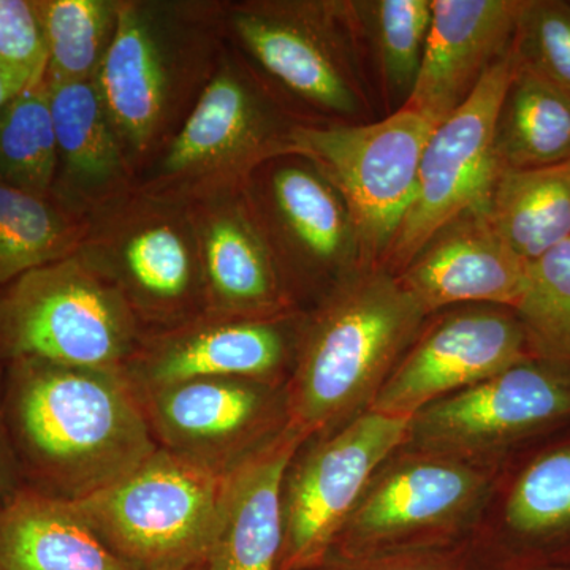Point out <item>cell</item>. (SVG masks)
<instances>
[{
  "label": "cell",
  "mask_w": 570,
  "mask_h": 570,
  "mask_svg": "<svg viewBox=\"0 0 570 570\" xmlns=\"http://www.w3.org/2000/svg\"><path fill=\"white\" fill-rule=\"evenodd\" d=\"M3 417L26 487L81 501L149 459L159 445L121 371L3 363Z\"/></svg>",
  "instance_id": "cell-1"
},
{
  "label": "cell",
  "mask_w": 570,
  "mask_h": 570,
  "mask_svg": "<svg viewBox=\"0 0 570 570\" xmlns=\"http://www.w3.org/2000/svg\"><path fill=\"white\" fill-rule=\"evenodd\" d=\"M426 316L384 266L360 269L335 285L303 324L287 389L288 428L307 439L367 411Z\"/></svg>",
  "instance_id": "cell-2"
},
{
  "label": "cell",
  "mask_w": 570,
  "mask_h": 570,
  "mask_svg": "<svg viewBox=\"0 0 570 570\" xmlns=\"http://www.w3.org/2000/svg\"><path fill=\"white\" fill-rule=\"evenodd\" d=\"M223 11L214 3L118 0L94 81L137 178L212 80L224 51Z\"/></svg>",
  "instance_id": "cell-3"
},
{
  "label": "cell",
  "mask_w": 570,
  "mask_h": 570,
  "mask_svg": "<svg viewBox=\"0 0 570 570\" xmlns=\"http://www.w3.org/2000/svg\"><path fill=\"white\" fill-rule=\"evenodd\" d=\"M146 332L122 295L78 254L0 291V363L124 371Z\"/></svg>",
  "instance_id": "cell-4"
},
{
  "label": "cell",
  "mask_w": 570,
  "mask_h": 570,
  "mask_svg": "<svg viewBox=\"0 0 570 570\" xmlns=\"http://www.w3.org/2000/svg\"><path fill=\"white\" fill-rule=\"evenodd\" d=\"M230 474L159 448L119 482L73 502L135 568L195 570L216 539Z\"/></svg>",
  "instance_id": "cell-5"
},
{
  "label": "cell",
  "mask_w": 570,
  "mask_h": 570,
  "mask_svg": "<svg viewBox=\"0 0 570 570\" xmlns=\"http://www.w3.org/2000/svg\"><path fill=\"white\" fill-rule=\"evenodd\" d=\"M77 254L122 295L146 333L206 313L189 209L134 189L88 216Z\"/></svg>",
  "instance_id": "cell-6"
},
{
  "label": "cell",
  "mask_w": 570,
  "mask_h": 570,
  "mask_svg": "<svg viewBox=\"0 0 570 570\" xmlns=\"http://www.w3.org/2000/svg\"><path fill=\"white\" fill-rule=\"evenodd\" d=\"M294 124L224 48L193 110L134 189L181 204L242 189L261 165L285 156Z\"/></svg>",
  "instance_id": "cell-7"
},
{
  "label": "cell",
  "mask_w": 570,
  "mask_h": 570,
  "mask_svg": "<svg viewBox=\"0 0 570 570\" xmlns=\"http://www.w3.org/2000/svg\"><path fill=\"white\" fill-rule=\"evenodd\" d=\"M224 24L265 75L313 110L366 115L367 91L351 3L249 0L224 9Z\"/></svg>",
  "instance_id": "cell-8"
},
{
  "label": "cell",
  "mask_w": 570,
  "mask_h": 570,
  "mask_svg": "<svg viewBox=\"0 0 570 570\" xmlns=\"http://www.w3.org/2000/svg\"><path fill=\"white\" fill-rule=\"evenodd\" d=\"M434 126L401 108L376 122H295L285 154L314 165L346 204L366 266H382L414 200Z\"/></svg>",
  "instance_id": "cell-9"
},
{
  "label": "cell",
  "mask_w": 570,
  "mask_h": 570,
  "mask_svg": "<svg viewBox=\"0 0 570 570\" xmlns=\"http://www.w3.org/2000/svg\"><path fill=\"white\" fill-rule=\"evenodd\" d=\"M412 417L367 411L292 461L283 485V550L277 570H316L377 469L411 433Z\"/></svg>",
  "instance_id": "cell-10"
},
{
  "label": "cell",
  "mask_w": 570,
  "mask_h": 570,
  "mask_svg": "<svg viewBox=\"0 0 570 570\" xmlns=\"http://www.w3.org/2000/svg\"><path fill=\"white\" fill-rule=\"evenodd\" d=\"M512 70L510 50L466 102L434 127L420 160L414 200L382 262L384 268L403 272L438 232L485 205L501 171L494 129Z\"/></svg>",
  "instance_id": "cell-11"
},
{
  "label": "cell",
  "mask_w": 570,
  "mask_h": 570,
  "mask_svg": "<svg viewBox=\"0 0 570 570\" xmlns=\"http://www.w3.org/2000/svg\"><path fill=\"white\" fill-rule=\"evenodd\" d=\"M243 193L275 257L285 292L292 275L328 277L337 285L371 268L343 198L303 157L285 154L261 165Z\"/></svg>",
  "instance_id": "cell-12"
},
{
  "label": "cell",
  "mask_w": 570,
  "mask_h": 570,
  "mask_svg": "<svg viewBox=\"0 0 570 570\" xmlns=\"http://www.w3.org/2000/svg\"><path fill=\"white\" fill-rule=\"evenodd\" d=\"M487 491V478L444 455L401 461L376 480L351 513L330 557L358 558L450 547L461 517Z\"/></svg>",
  "instance_id": "cell-13"
},
{
  "label": "cell",
  "mask_w": 570,
  "mask_h": 570,
  "mask_svg": "<svg viewBox=\"0 0 570 570\" xmlns=\"http://www.w3.org/2000/svg\"><path fill=\"white\" fill-rule=\"evenodd\" d=\"M138 396L159 448L223 474L288 426L287 393L269 382L195 379Z\"/></svg>",
  "instance_id": "cell-14"
},
{
  "label": "cell",
  "mask_w": 570,
  "mask_h": 570,
  "mask_svg": "<svg viewBox=\"0 0 570 570\" xmlns=\"http://www.w3.org/2000/svg\"><path fill=\"white\" fill-rule=\"evenodd\" d=\"M570 423V371L527 360L423 407L409 439L430 452L510 448Z\"/></svg>",
  "instance_id": "cell-15"
},
{
  "label": "cell",
  "mask_w": 570,
  "mask_h": 570,
  "mask_svg": "<svg viewBox=\"0 0 570 570\" xmlns=\"http://www.w3.org/2000/svg\"><path fill=\"white\" fill-rule=\"evenodd\" d=\"M303 324L275 316H202L163 332L146 333L122 374L135 392L168 387L195 379H249L276 384Z\"/></svg>",
  "instance_id": "cell-16"
},
{
  "label": "cell",
  "mask_w": 570,
  "mask_h": 570,
  "mask_svg": "<svg viewBox=\"0 0 570 570\" xmlns=\"http://www.w3.org/2000/svg\"><path fill=\"white\" fill-rule=\"evenodd\" d=\"M515 311L469 307L442 317L409 347L370 411L414 417L442 397L531 360Z\"/></svg>",
  "instance_id": "cell-17"
},
{
  "label": "cell",
  "mask_w": 570,
  "mask_h": 570,
  "mask_svg": "<svg viewBox=\"0 0 570 570\" xmlns=\"http://www.w3.org/2000/svg\"><path fill=\"white\" fill-rule=\"evenodd\" d=\"M206 313L275 316L288 311L279 269L242 189L189 202Z\"/></svg>",
  "instance_id": "cell-18"
},
{
  "label": "cell",
  "mask_w": 570,
  "mask_h": 570,
  "mask_svg": "<svg viewBox=\"0 0 570 570\" xmlns=\"http://www.w3.org/2000/svg\"><path fill=\"white\" fill-rule=\"evenodd\" d=\"M523 0H433L425 56L403 108L434 127L512 50Z\"/></svg>",
  "instance_id": "cell-19"
},
{
  "label": "cell",
  "mask_w": 570,
  "mask_h": 570,
  "mask_svg": "<svg viewBox=\"0 0 570 570\" xmlns=\"http://www.w3.org/2000/svg\"><path fill=\"white\" fill-rule=\"evenodd\" d=\"M397 276L426 314L460 303L513 311L527 287L528 264L475 209L438 232Z\"/></svg>",
  "instance_id": "cell-20"
},
{
  "label": "cell",
  "mask_w": 570,
  "mask_h": 570,
  "mask_svg": "<svg viewBox=\"0 0 570 570\" xmlns=\"http://www.w3.org/2000/svg\"><path fill=\"white\" fill-rule=\"evenodd\" d=\"M48 92L58 141L52 197L88 217L134 190L137 174L94 78L52 82Z\"/></svg>",
  "instance_id": "cell-21"
},
{
  "label": "cell",
  "mask_w": 570,
  "mask_h": 570,
  "mask_svg": "<svg viewBox=\"0 0 570 570\" xmlns=\"http://www.w3.org/2000/svg\"><path fill=\"white\" fill-rule=\"evenodd\" d=\"M303 441L287 426L232 472L216 539L202 570H277L284 479Z\"/></svg>",
  "instance_id": "cell-22"
},
{
  "label": "cell",
  "mask_w": 570,
  "mask_h": 570,
  "mask_svg": "<svg viewBox=\"0 0 570 570\" xmlns=\"http://www.w3.org/2000/svg\"><path fill=\"white\" fill-rule=\"evenodd\" d=\"M0 570H140L69 499L21 487L0 501Z\"/></svg>",
  "instance_id": "cell-23"
},
{
  "label": "cell",
  "mask_w": 570,
  "mask_h": 570,
  "mask_svg": "<svg viewBox=\"0 0 570 570\" xmlns=\"http://www.w3.org/2000/svg\"><path fill=\"white\" fill-rule=\"evenodd\" d=\"M505 570L570 562V438L540 450L520 469L502 512Z\"/></svg>",
  "instance_id": "cell-24"
},
{
  "label": "cell",
  "mask_w": 570,
  "mask_h": 570,
  "mask_svg": "<svg viewBox=\"0 0 570 570\" xmlns=\"http://www.w3.org/2000/svg\"><path fill=\"white\" fill-rule=\"evenodd\" d=\"M479 212L521 261H539L570 239V163L499 171Z\"/></svg>",
  "instance_id": "cell-25"
},
{
  "label": "cell",
  "mask_w": 570,
  "mask_h": 570,
  "mask_svg": "<svg viewBox=\"0 0 570 570\" xmlns=\"http://www.w3.org/2000/svg\"><path fill=\"white\" fill-rule=\"evenodd\" d=\"M494 154L501 170L570 163V94L515 59L498 112Z\"/></svg>",
  "instance_id": "cell-26"
},
{
  "label": "cell",
  "mask_w": 570,
  "mask_h": 570,
  "mask_svg": "<svg viewBox=\"0 0 570 570\" xmlns=\"http://www.w3.org/2000/svg\"><path fill=\"white\" fill-rule=\"evenodd\" d=\"M88 217L55 197L0 179V291L18 277L77 254Z\"/></svg>",
  "instance_id": "cell-27"
},
{
  "label": "cell",
  "mask_w": 570,
  "mask_h": 570,
  "mask_svg": "<svg viewBox=\"0 0 570 570\" xmlns=\"http://www.w3.org/2000/svg\"><path fill=\"white\" fill-rule=\"evenodd\" d=\"M351 3L360 36L376 58L382 85L396 111L417 82L433 18V0H356Z\"/></svg>",
  "instance_id": "cell-28"
},
{
  "label": "cell",
  "mask_w": 570,
  "mask_h": 570,
  "mask_svg": "<svg viewBox=\"0 0 570 570\" xmlns=\"http://www.w3.org/2000/svg\"><path fill=\"white\" fill-rule=\"evenodd\" d=\"M58 141L45 78L29 82L0 110V179L36 195L52 197Z\"/></svg>",
  "instance_id": "cell-29"
},
{
  "label": "cell",
  "mask_w": 570,
  "mask_h": 570,
  "mask_svg": "<svg viewBox=\"0 0 570 570\" xmlns=\"http://www.w3.org/2000/svg\"><path fill=\"white\" fill-rule=\"evenodd\" d=\"M48 66L45 81L94 78L115 33L118 0H36Z\"/></svg>",
  "instance_id": "cell-30"
},
{
  "label": "cell",
  "mask_w": 570,
  "mask_h": 570,
  "mask_svg": "<svg viewBox=\"0 0 570 570\" xmlns=\"http://www.w3.org/2000/svg\"><path fill=\"white\" fill-rule=\"evenodd\" d=\"M532 358L570 371V239L528 265L515 307Z\"/></svg>",
  "instance_id": "cell-31"
},
{
  "label": "cell",
  "mask_w": 570,
  "mask_h": 570,
  "mask_svg": "<svg viewBox=\"0 0 570 570\" xmlns=\"http://www.w3.org/2000/svg\"><path fill=\"white\" fill-rule=\"evenodd\" d=\"M513 59L570 94V2L523 0Z\"/></svg>",
  "instance_id": "cell-32"
},
{
  "label": "cell",
  "mask_w": 570,
  "mask_h": 570,
  "mask_svg": "<svg viewBox=\"0 0 570 570\" xmlns=\"http://www.w3.org/2000/svg\"><path fill=\"white\" fill-rule=\"evenodd\" d=\"M0 62L32 81L45 78L47 41L36 2L0 0Z\"/></svg>",
  "instance_id": "cell-33"
},
{
  "label": "cell",
  "mask_w": 570,
  "mask_h": 570,
  "mask_svg": "<svg viewBox=\"0 0 570 570\" xmlns=\"http://www.w3.org/2000/svg\"><path fill=\"white\" fill-rule=\"evenodd\" d=\"M316 570H505L493 554H478L459 547L404 550L373 557L336 558Z\"/></svg>",
  "instance_id": "cell-34"
},
{
  "label": "cell",
  "mask_w": 570,
  "mask_h": 570,
  "mask_svg": "<svg viewBox=\"0 0 570 570\" xmlns=\"http://www.w3.org/2000/svg\"><path fill=\"white\" fill-rule=\"evenodd\" d=\"M24 487L17 455L11 445L6 417H3L2 397H0V501L11 497Z\"/></svg>",
  "instance_id": "cell-35"
},
{
  "label": "cell",
  "mask_w": 570,
  "mask_h": 570,
  "mask_svg": "<svg viewBox=\"0 0 570 570\" xmlns=\"http://www.w3.org/2000/svg\"><path fill=\"white\" fill-rule=\"evenodd\" d=\"M29 82H32L31 78L0 62V110H2L17 94H20Z\"/></svg>",
  "instance_id": "cell-36"
},
{
  "label": "cell",
  "mask_w": 570,
  "mask_h": 570,
  "mask_svg": "<svg viewBox=\"0 0 570 570\" xmlns=\"http://www.w3.org/2000/svg\"><path fill=\"white\" fill-rule=\"evenodd\" d=\"M523 570H570V562H564V564L538 566V568H530Z\"/></svg>",
  "instance_id": "cell-37"
},
{
  "label": "cell",
  "mask_w": 570,
  "mask_h": 570,
  "mask_svg": "<svg viewBox=\"0 0 570 570\" xmlns=\"http://www.w3.org/2000/svg\"><path fill=\"white\" fill-rule=\"evenodd\" d=\"M195 570H202V568L200 569H195Z\"/></svg>",
  "instance_id": "cell-38"
}]
</instances>
